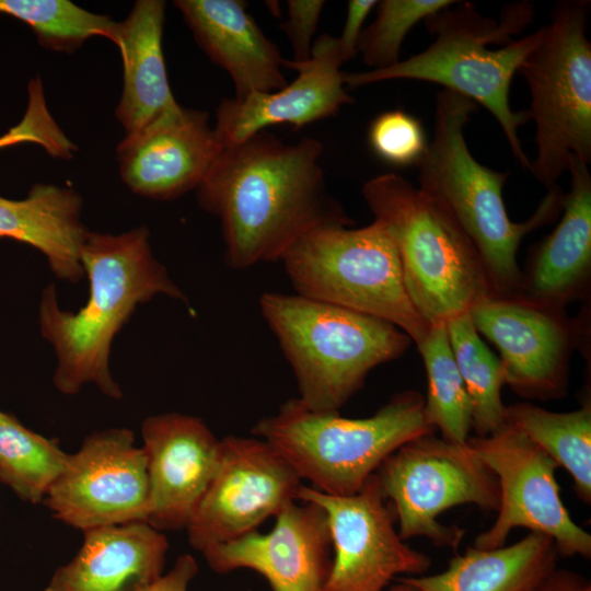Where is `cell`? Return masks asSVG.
I'll return each mask as SVG.
<instances>
[{
    "label": "cell",
    "instance_id": "15",
    "mask_svg": "<svg viewBox=\"0 0 591 591\" xmlns=\"http://www.w3.org/2000/svg\"><path fill=\"white\" fill-rule=\"evenodd\" d=\"M472 323L499 351L508 384L541 401L567 394L579 327L558 308L524 296L488 297L470 311Z\"/></svg>",
    "mask_w": 591,
    "mask_h": 591
},
{
    "label": "cell",
    "instance_id": "28",
    "mask_svg": "<svg viewBox=\"0 0 591 591\" xmlns=\"http://www.w3.org/2000/svg\"><path fill=\"white\" fill-rule=\"evenodd\" d=\"M68 460L69 453L55 440L0 410V482L21 500L33 505L44 501Z\"/></svg>",
    "mask_w": 591,
    "mask_h": 591
},
{
    "label": "cell",
    "instance_id": "3",
    "mask_svg": "<svg viewBox=\"0 0 591 591\" xmlns=\"http://www.w3.org/2000/svg\"><path fill=\"white\" fill-rule=\"evenodd\" d=\"M477 104L443 89L437 95L433 136L417 162L419 189L438 201L475 247L494 297L522 292L517 254L522 239L554 221L565 193L555 185L524 222H513L502 190L509 172L479 163L470 152L464 129Z\"/></svg>",
    "mask_w": 591,
    "mask_h": 591
},
{
    "label": "cell",
    "instance_id": "32",
    "mask_svg": "<svg viewBox=\"0 0 591 591\" xmlns=\"http://www.w3.org/2000/svg\"><path fill=\"white\" fill-rule=\"evenodd\" d=\"M369 143L373 152L396 166L417 164L426 147L421 123L402 109L379 115L369 128Z\"/></svg>",
    "mask_w": 591,
    "mask_h": 591
},
{
    "label": "cell",
    "instance_id": "33",
    "mask_svg": "<svg viewBox=\"0 0 591 591\" xmlns=\"http://www.w3.org/2000/svg\"><path fill=\"white\" fill-rule=\"evenodd\" d=\"M21 142L39 144L51 157L62 159L72 157L76 150L51 116L39 78L28 84V103L22 120L0 137V148Z\"/></svg>",
    "mask_w": 591,
    "mask_h": 591
},
{
    "label": "cell",
    "instance_id": "27",
    "mask_svg": "<svg viewBox=\"0 0 591 591\" xmlns=\"http://www.w3.org/2000/svg\"><path fill=\"white\" fill-rule=\"evenodd\" d=\"M445 328L470 398L472 429L476 437L490 436L506 426L501 362L480 339L468 312L449 320Z\"/></svg>",
    "mask_w": 591,
    "mask_h": 591
},
{
    "label": "cell",
    "instance_id": "18",
    "mask_svg": "<svg viewBox=\"0 0 591 591\" xmlns=\"http://www.w3.org/2000/svg\"><path fill=\"white\" fill-rule=\"evenodd\" d=\"M223 143L208 113L178 106L117 147L119 172L136 194L173 199L197 189Z\"/></svg>",
    "mask_w": 591,
    "mask_h": 591
},
{
    "label": "cell",
    "instance_id": "9",
    "mask_svg": "<svg viewBox=\"0 0 591 591\" xmlns=\"http://www.w3.org/2000/svg\"><path fill=\"white\" fill-rule=\"evenodd\" d=\"M590 1L555 5L545 35L519 67L531 94L536 157L530 172L547 189L568 169L569 159L591 162Z\"/></svg>",
    "mask_w": 591,
    "mask_h": 591
},
{
    "label": "cell",
    "instance_id": "2",
    "mask_svg": "<svg viewBox=\"0 0 591 591\" xmlns=\"http://www.w3.org/2000/svg\"><path fill=\"white\" fill-rule=\"evenodd\" d=\"M80 262L89 280L85 304L76 312L62 310L53 285L39 302V329L57 357L53 382L66 395L91 383L118 399L123 393L109 370L116 334L139 304L158 294L179 300L185 296L153 256L146 227L118 235L89 232Z\"/></svg>",
    "mask_w": 591,
    "mask_h": 591
},
{
    "label": "cell",
    "instance_id": "6",
    "mask_svg": "<svg viewBox=\"0 0 591 591\" xmlns=\"http://www.w3.org/2000/svg\"><path fill=\"white\" fill-rule=\"evenodd\" d=\"M361 192L396 247L412 303L430 326L494 297L475 247L438 201L395 173L367 181Z\"/></svg>",
    "mask_w": 591,
    "mask_h": 591
},
{
    "label": "cell",
    "instance_id": "31",
    "mask_svg": "<svg viewBox=\"0 0 591 591\" xmlns=\"http://www.w3.org/2000/svg\"><path fill=\"white\" fill-rule=\"evenodd\" d=\"M456 3L451 0H383L375 20L362 30L357 53L371 70L397 63L407 33L421 20Z\"/></svg>",
    "mask_w": 591,
    "mask_h": 591
},
{
    "label": "cell",
    "instance_id": "11",
    "mask_svg": "<svg viewBox=\"0 0 591 591\" xmlns=\"http://www.w3.org/2000/svg\"><path fill=\"white\" fill-rule=\"evenodd\" d=\"M470 448L495 474L499 506L493 525L478 534L480 549L506 545L513 529L526 528L551 537L558 555L591 556V535L578 525L560 497L558 465L522 431L507 425L486 437H470Z\"/></svg>",
    "mask_w": 591,
    "mask_h": 591
},
{
    "label": "cell",
    "instance_id": "36",
    "mask_svg": "<svg viewBox=\"0 0 591 591\" xmlns=\"http://www.w3.org/2000/svg\"><path fill=\"white\" fill-rule=\"evenodd\" d=\"M197 572L195 558L190 554H183L177 557L170 571L141 591H188V586Z\"/></svg>",
    "mask_w": 591,
    "mask_h": 591
},
{
    "label": "cell",
    "instance_id": "17",
    "mask_svg": "<svg viewBox=\"0 0 591 591\" xmlns=\"http://www.w3.org/2000/svg\"><path fill=\"white\" fill-rule=\"evenodd\" d=\"M147 459V522L159 531L186 529L219 465L221 440L198 417L166 413L141 426Z\"/></svg>",
    "mask_w": 591,
    "mask_h": 591
},
{
    "label": "cell",
    "instance_id": "21",
    "mask_svg": "<svg viewBox=\"0 0 591 591\" xmlns=\"http://www.w3.org/2000/svg\"><path fill=\"white\" fill-rule=\"evenodd\" d=\"M197 43L230 76L237 99L282 89L283 58L240 0H177Z\"/></svg>",
    "mask_w": 591,
    "mask_h": 591
},
{
    "label": "cell",
    "instance_id": "35",
    "mask_svg": "<svg viewBox=\"0 0 591 591\" xmlns=\"http://www.w3.org/2000/svg\"><path fill=\"white\" fill-rule=\"evenodd\" d=\"M378 4L375 0H350L347 3V14L341 35L337 37L345 61L357 55V46L362 32L364 20Z\"/></svg>",
    "mask_w": 591,
    "mask_h": 591
},
{
    "label": "cell",
    "instance_id": "23",
    "mask_svg": "<svg viewBox=\"0 0 591 591\" xmlns=\"http://www.w3.org/2000/svg\"><path fill=\"white\" fill-rule=\"evenodd\" d=\"M165 2L137 1L118 22L116 42L124 66V88L116 116L125 136L135 135L179 104L169 84L162 35Z\"/></svg>",
    "mask_w": 591,
    "mask_h": 591
},
{
    "label": "cell",
    "instance_id": "34",
    "mask_svg": "<svg viewBox=\"0 0 591 591\" xmlns=\"http://www.w3.org/2000/svg\"><path fill=\"white\" fill-rule=\"evenodd\" d=\"M324 1L288 0V18L280 25L292 48L294 62L310 59L313 37L322 14Z\"/></svg>",
    "mask_w": 591,
    "mask_h": 591
},
{
    "label": "cell",
    "instance_id": "25",
    "mask_svg": "<svg viewBox=\"0 0 591 591\" xmlns=\"http://www.w3.org/2000/svg\"><path fill=\"white\" fill-rule=\"evenodd\" d=\"M557 556L551 537L530 532L511 545L468 547L442 572L399 578L419 591H535L556 569Z\"/></svg>",
    "mask_w": 591,
    "mask_h": 591
},
{
    "label": "cell",
    "instance_id": "14",
    "mask_svg": "<svg viewBox=\"0 0 591 591\" xmlns=\"http://www.w3.org/2000/svg\"><path fill=\"white\" fill-rule=\"evenodd\" d=\"M54 518L82 532L147 521V459L134 432L112 428L88 436L43 501Z\"/></svg>",
    "mask_w": 591,
    "mask_h": 591
},
{
    "label": "cell",
    "instance_id": "4",
    "mask_svg": "<svg viewBox=\"0 0 591 591\" xmlns=\"http://www.w3.org/2000/svg\"><path fill=\"white\" fill-rule=\"evenodd\" d=\"M529 5L502 13L500 22L479 14L468 2L443 9L425 20L433 42L421 53L384 69L344 73V84L359 88L381 81L408 79L427 81L483 105L500 125L518 163L530 170L531 160L519 139L529 111L514 112L510 85L529 53L545 35V25L513 39L531 20Z\"/></svg>",
    "mask_w": 591,
    "mask_h": 591
},
{
    "label": "cell",
    "instance_id": "26",
    "mask_svg": "<svg viewBox=\"0 0 591 591\" xmlns=\"http://www.w3.org/2000/svg\"><path fill=\"white\" fill-rule=\"evenodd\" d=\"M506 424L522 431L571 476L576 494L591 503V404L554 413L531 403L506 406Z\"/></svg>",
    "mask_w": 591,
    "mask_h": 591
},
{
    "label": "cell",
    "instance_id": "8",
    "mask_svg": "<svg viewBox=\"0 0 591 591\" xmlns=\"http://www.w3.org/2000/svg\"><path fill=\"white\" fill-rule=\"evenodd\" d=\"M280 260L297 294L384 320L416 346L430 331L408 297L396 247L376 221L318 227Z\"/></svg>",
    "mask_w": 591,
    "mask_h": 591
},
{
    "label": "cell",
    "instance_id": "24",
    "mask_svg": "<svg viewBox=\"0 0 591 591\" xmlns=\"http://www.w3.org/2000/svg\"><path fill=\"white\" fill-rule=\"evenodd\" d=\"M82 199L71 188L48 184L32 187L21 200L0 196V237H10L40 251L55 275L78 281L89 233L81 221Z\"/></svg>",
    "mask_w": 591,
    "mask_h": 591
},
{
    "label": "cell",
    "instance_id": "1",
    "mask_svg": "<svg viewBox=\"0 0 591 591\" xmlns=\"http://www.w3.org/2000/svg\"><path fill=\"white\" fill-rule=\"evenodd\" d=\"M323 143H285L267 130L223 144L196 189L221 223L224 262L236 270L280 260L308 232L351 223L331 195L320 165Z\"/></svg>",
    "mask_w": 591,
    "mask_h": 591
},
{
    "label": "cell",
    "instance_id": "37",
    "mask_svg": "<svg viewBox=\"0 0 591 591\" xmlns=\"http://www.w3.org/2000/svg\"><path fill=\"white\" fill-rule=\"evenodd\" d=\"M535 591H591V583L577 572L556 568Z\"/></svg>",
    "mask_w": 591,
    "mask_h": 591
},
{
    "label": "cell",
    "instance_id": "10",
    "mask_svg": "<svg viewBox=\"0 0 591 591\" xmlns=\"http://www.w3.org/2000/svg\"><path fill=\"white\" fill-rule=\"evenodd\" d=\"M374 474L404 541L424 536L455 552L465 530L443 524L440 514L461 505L486 511H497L499 506L497 477L468 443H453L433 432L404 443Z\"/></svg>",
    "mask_w": 591,
    "mask_h": 591
},
{
    "label": "cell",
    "instance_id": "7",
    "mask_svg": "<svg viewBox=\"0 0 591 591\" xmlns=\"http://www.w3.org/2000/svg\"><path fill=\"white\" fill-rule=\"evenodd\" d=\"M424 407L422 395L404 391L370 417L346 418L311 410L294 397L260 418L251 433L269 443L314 489L351 496L395 450L433 432Z\"/></svg>",
    "mask_w": 591,
    "mask_h": 591
},
{
    "label": "cell",
    "instance_id": "22",
    "mask_svg": "<svg viewBox=\"0 0 591 591\" xmlns=\"http://www.w3.org/2000/svg\"><path fill=\"white\" fill-rule=\"evenodd\" d=\"M588 163L571 157L570 188L555 230L531 252L522 271L529 299L564 308L587 297L591 279V175Z\"/></svg>",
    "mask_w": 591,
    "mask_h": 591
},
{
    "label": "cell",
    "instance_id": "12",
    "mask_svg": "<svg viewBox=\"0 0 591 591\" xmlns=\"http://www.w3.org/2000/svg\"><path fill=\"white\" fill-rule=\"evenodd\" d=\"M298 500L317 503L328 518L333 560L323 591H386L397 576H421L431 566L430 557L399 536L375 474L351 496L302 484Z\"/></svg>",
    "mask_w": 591,
    "mask_h": 591
},
{
    "label": "cell",
    "instance_id": "13",
    "mask_svg": "<svg viewBox=\"0 0 591 591\" xmlns=\"http://www.w3.org/2000/svg\"><path fill=\"white\" fill-rule=\"evenodd\" d=\"M301 480L265 440L221 439L217 472L186 526L189 544L202 553L256 530L298 500Z\"/></svg>",
    "mask_w": 591,
    "mask_h": 591
},
{
    "label": "cell",
    "instance_id": "29",
    "mask_svg": "<svg viewBox=\"0 0 591 591\" xmlns=\"http://www.w3.org/2000/svg\"><path fill=\"white\" fill-rule=\"evenodd\" d=\"M417 348L427 374L424 410L428 424L439 429L441 438L457 444L467 443L472 429L471 403L454 360L445 324L431 326Z\"/></svg>",
    "mask_w": 591,
    "mask_h": 591
},
{
    "label": "cell",
    "instance_id": "20",
    "mask_svg": "<svg viewBox=\"0 0 591 591\" xmlns=\"http://www.w3.org/2000/svg\"><path fill=\"white\" fill-rule=\"evenodd\" d=\"M169 541L147 521L83 531L76 556L44 591H141L163 573Z\"/></svg>",
    "mask_w": 591,
    "mask_h": 591
},
{
    "label": "cell",
    "instance_id": "30",
    "mask_svg": "<svg viewBox=\"0 0 591 591\" xmlns=\"http://www.w3.org/2000/svg\"><path fill=\"white\" fill-rule=\"evenodd\" d=\"M0 13L28 24L49 49L72 51L92 36L116 42L117 22L68 0H0Z\"/></svg>",
    "mask_w": 591,
    "mask_h": 591
},
{
    "label": "cell",
    "instance_id": "5",
    "mask_svg": "<svg viewBox=\"0 0 591 591\" xmlns=\"http://www.w3.org/2000/svg\"><path fill=\"white\" fill-rule=\"evenodd\" d=\"M259 309L293 371L298 398L314 412L339 413L373 368L412 344L384 320L297 293L265 292Z\"/></svg>",
    "mask_w": 591,
    "mask_h": 591
},
{
    "label": "cell",
    "instance_id": "19",
    "mask_svg": "<svg viewBox=\"0 0 591 591\" xmlns=\"http://www.w3.org/2000/svg\"><path fill=\"white\" fill-rule=\"evenodd\" d=\"M346 62L338 39L320 36L305 62L283 60L298 77L282 89L223 100L217 109L215 130L223 144L241 142L267 127L289 124L300 128L335 116L352 102L344 84Z\"/></svg>",
    "mask_w": 591,
    "mask_h": 591
},
{
    "label": "cell",
    "instance_id": "16",
    "mask_svg": "<svg viewBox=\"0 0 591 591\" xmlns=\"http://www.w3.org/2000/svg\"><path fill=\"white\" fill-rule=\"evenodd\" d=\"M266 534L251 531L201 554L218 573L251 569L273 591H323L333 557L327 514L315 502L288 503Z\"/></svg>",
    "mask_w": 591,
    "mask_h": 591
},
{
    "label": "cell",
    "instance_id": "38",
    "mask_svg": "<svg viewBox=\"0 0 591 591\" xmlns=\"http://www.w3.org/2000/svg\"><path fill=\"white\" fill-rule=\"evenodd\" d=\"M386 591H419L414 586L405 582L401 578H397V583L390 587Z\"/></svg>",
    "mask_w": 591,
    "mask_h": 591
}]
</instances>
